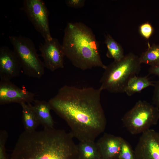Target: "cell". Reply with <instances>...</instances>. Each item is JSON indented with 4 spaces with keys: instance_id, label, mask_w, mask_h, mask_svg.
Returning a JSON list of instances; mask_svg holds the SVG:
<instances>
[{
    "instance_id": "7",
    "label": "cell",
    "mask_w": 159,
    "mask_h": 159,
    "mask_svg": "<svg viewBox=\"0 0 159 159\" xmlns=\"http://www.w3.org/2000/svg\"><path fill=\"white\" fill-rule=\"evenodd\" d=\"M24 9L28 18L45 41L52 37L50 30L49 12L45 3L42 0H25Z\"/></svg>"
},
{
    "instance_id": "18",
    "label": "cell",
    "mask_w": 159,
    "mask_h": 159,
    "mask_svg": "<svg viewBox=\"0 0 159 159\" xmlns=\"http://www.w3.org/2000/svg\"><path fill=\"white\" fill-rule=\"evenodd\" d=\"M148 48L139 57L141 63L154 66L159 64V44H153L150 45L148 42Z\"/></svg>"
},
{
    "instance_id": "12",
    "label": "cell",
    "mask_w": 159,
    "mask_h": 159,
    "mask_svg": "<svg viewBox=\"0 0 159 159\" xmlns=\"http://www.w3.org/2000/svg\"><path fill=\"white\" fill-rule=\"evenodd\" d=\"M122 137L105 133L96 142L102 159H117L120 151Z\"/></svg>"
},
{
    "instance_id": "14",
    "label": "cell",
    "mask_w": 159,
    "mask_h": 159,
    "mask_svg": "<svg viewBox=\"0 0 159 159\" xmlns=\"http://www.w3.org/2000/svg\"><path fill=\"white\" fill-rule=\"evenodd\" d=\"M22 108V121L24 131L32 132L36 130L40 125L39 121L30 103L20 104Z\"/></svg>"
},
{
    "instance_id": "4",
    "label": "cell",
    "mask_w": 159,
    "mask_h": 159,
    "mask_svg": "<svg viewBox=\"0 0 159 159\" xmlns=\"http://www.w3.org/2000/svg\"><path fill=\"white\" fill-rule=\"evenodd\" d=\"M141 64L139 57L132 53L119 61H114L104 69L100 87L111 93L124 92L129 80L140 72Z\"/></svg>"
},
{
    "instance_id": "13",
    "label": "cell",
    "mask_w": 159,
    "mask_h": 159,
    "mask_svg": "<svg viewBox=\"0 0 159 159\" xmlns=\"http://www.w3.org/2000/svg\"><path fill=\"white\" fill-rule=\"evenodd\" d=\"M33 109L39 121L44 129L54 128V122L51 115V108L48 102L34 100Z\"/></svg>"
},
{
    "instance_id": "24",
    "label": "cell",
    "mask_w": 159,
    "mask_h": 159,
    "mask_svg": "<svg viewBox=\"0 0 159 159\" xmlns=\"http://www.w3.org/2000/svg\"><path fill=\"white\" fill-rule=\"evenodd\" d=\"M149 72V74L157 76L159 78V64L150 66Z\"/></svg>"
},
{
    "instance_id": "15",
    "label": "cell",
    "mask_w": 159,
    "mask_h": 159,
    "mask_svg": "<svg viewBox=\"0 0 159 159\" xmlns=\"http://www.w3.org/2000/svg\"><path fill=\"white\" fill-rule=\"evenodd\" d=\"M77 145L80 159H102L95 141H80Z\"/></svg>"
},
{
    "instance_id": "5",
    "label": "cell",
    "mask_w": 159,
    "mask_h": 159,
    "mask_svg": "<svg viewBox=\"0 0 159 159\" xmlns=\"http://www.w3.org/2000/svg\"><path fill=\"white\" fill-rule=\"evenodd\" d=\"M10 39L24 74L30 77L41 78L44 74L45 67L33 42L20 36H11Z\"/></svg>"
},
{
    "instance_id": "21",
    "label": "cell",
    "mask_w": 159,
    "mask_h": 159,
    "mask_svg": "<svg viewBox=\"0 0 159 159\" xmlns=\"http://www.w3.org/2000/svg\"><path fill=\"white\" fill-rule=\"evenodd\" d=\"M153 30V26L148 22L142 24L139 28V31L141 35L147 39H148L151 36Z\"/></svg>"
},
{
    "instance_id": "20",
    "label": "cell",
    "mask_w": 159,
    "mask_h": 159,
    "mask_svg": "<svg viewBox=\"0 0 159 159\" xmlns=\"http://www.w3.org/2000/svg\"><path fill=\"white\" fill-rule=\"evenodd\" d=\"M8 136V133L6 130H1L0 131V159H9L6 153L5 147Z\"/></svg>"
},
{
    "instance_id": "22",
    "label": "cell",
    "mask_w": 159,
    "mask_h": 159,
    "mask_svg": "<svg viewBox=\"0 0 159 159\" xmlns=\"http://www.w3.org/2000/svg\"><path fill=\"white\" fill-rule=\"evenodd\" d=\"M154 87L152 101L155 106L159 109V79L154 84Z\"/></svg>"
},
{
    "instance_id": "3",
    "label": "cell",
    "mask_w": 159,
    "mask_h": 159,
    "mask_svg": "<svg viewBox=\"0 0 159 159\" xmlns=\"http://www.w3.org/2000/svg\"><path fill=\"white\" fill-rule=\"evenodd\" d=\"M62 45L65 56L76 67L83 70L96 67L106 68L95 36L85 24L68 23Z\"/></svg>"
},
{
    "instance_id": "2",
    "label": "cell",
    "mask_w": 159,
    "mask_h": 159,
    "mask_svg": "<svg viewBox=\"0 0 159 159\" xmlns=\"http://www.w3.org/2000/svg\"><path fill=\"white\" fill-rule=\"evenodd\" d=\"M70 132L52 129L24 131L10 159H80L77 145Z\"/></svg>"
},
{
    "instance_id": "23",
    "label": "cell",
    "mask_w": 159,
    "mask_h": 159,
    "mask_svg": "<svg viewBox=\"0 0 159 159\" xmlns=\"http://www.w3.org/2000/svg\"><path fill=\"white\" fill-rule=\"evenodd\" d=\"M85 1L84 0H68L65 1L67 5L70 7L80 8L83 6Z\"/></svg>"
},
{
    "instance_id": "1",
    "label": "cell",
    "mask_w": 159,
    "mask_h": 159,
    "mask_svg": "<svg viewBox=\"0 0 159 159\" xmlns=\"http://www.w3.org/2000/svg\"><path fill=\"white\" fill-rule=\"evenodd\" d=\"M100 87L66 85L48 101L51 110L65 121L74 138L95 141L105 131L106 119L101 102Z\"/></svg>"
},
{
    "instance_id": "16",
    "label": "cell",
    "mask_w": 159,
    "mask_h": 159,
    "mask_svg": "<svg viewBox=\"0 0 159 159\" xmlns=\"http://www.w3.org/2000/svg\"><path fill=\"white\" fill-rule=\"evenodd\" d=\"M154 84L150 81L147 76L139 77L135 75L129 81L125 89L124 92L128 96H131L137 92Z\"/></svg>"
},
{
    "instance_id": "10",
    "label": "cell",
    "mask_w": 159,
    "mask_h": 159,
    "mask_svg": "<svg viewBox=\"0 0 159 159\" xmlns=\"http://www.w3.org/2000/svg\"><path fill=\"white\" fill-rule=\"evenodd\" d=\"M35 94L20 88L10 81H0V104L12 103H30L34 102Z\"/></svg>"
},
{
    "instance_id": "11",
    "label": "cell",
    "mask_w": 159,
    "mask_h": 159,
    "mask_svg": "<svg viewBox=\"0 0 159 159\" xmlns=\"http://www.w3.org/2000/svg\"><path fill=\"white\" fill-rule=\"evenodd\" d=\"M22 69L14 51L6 46L0 48V80L11 81L20 75Z\"/></svg>"
},
{
    "instance_id": "19",
    "label": "cell",
    "mask_w": 159,
    "mask_h": 159,
    "mask_svg": "<svg viewBox=\"0 0 159 159\" xmlns=\"http://www.w3.org/2000/svg\"><path fill=\"white\" fill-rule=\"evenodd\" d=\"M118 159H135L134 151L130 144L122 138Z\"/></svg>"
},
{
    "instance_id": "17",
    "label": "cell",
    "mask_w": 159,
    "mask_h": 159,
    "mask_svg": "<svg viewBox=\"0 0 159 159\" xmlns=\"http://www.w3.org/2000/svg\"><path fill=\"white\" fill-rule=\"evenodd\" d=\"M105 43L107 49L106 56L108 57L118 61L124 57L122 47L110 35L107 34L105 36Z\"/></svg>"
},
{
    "instance_id": "8",
    "label": "cell",
    "mask_w": 159,
    "mask_h": 159,
    "mask_svg": "<svg viewBox=\"0 0 159 159\" xmlns=\"http://www.w3.org/2000/svg\"><path fill=\"white\" fill-rule=\"evenodd\" d=\"M134 151L135 159H159V132L149 129L142 133Z\"/></svg>"
},
{
    "instance_id": "9",
    "label": "cell",
    "mask_w": 159,
    "mask_h": 159,
    "mask_svg": "<svg viewBox=\"0 0 159 159\" xmlns=\"http://www.w3.org/2000/svg\"><path fill=\"white\" fill-rule=\"evenodd\" d=\"M39 48L45 67L52 72L64 68L65 55L62 45L57 39L52 37L45 41Z\"/></svg>"
},
{
    "instance_id": "6",
    "label": "cell",
    "mask_w": 159,
    "mask_h": 159,
    "mask_svg": "<svg viewBox=\"0 0 159 159\" xmlns=\"http://www.w3.org/2000/svg\"><path fill=\"white\" fill-rule=\"evenodd\" d=\"M159 120V109L143 100L138 101L122 119L125 127L131 134L142 133L157 124Z\"/></svg>"
}]
</instances>
